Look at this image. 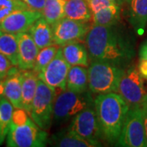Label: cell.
I'll return each instance as SVG.
<instances>
[{"label":"cell","instance_id":"obj_1","mask_svg":"<svg viewBox=\"0 0 147 147\" xmlns=\"http://www.w3.org/2000/svg\"><path fill=\"white\" fill-rule=\"evenodd\" d=\"M85 43L91 61H103L127 68L135 57V48L130 37L117 25H92L86 35Z\"/></svg>","mask_w":147,"mask_h":147},{"label":"cell","instance_id":"obj_2","mask_svg":"<svg viewBox=\"0 0 147 147\" xmlns=\"http://www.w3.org/2000/svg\"><path fill=\"white\" fill-rule=\"evenodd\" d=\"M94 105L102 140L116 146L130 105L116 92L97 95Z\"/></svg>","mask_w":147,"mask_h":147},{"label":"cell","instance_id":"obj_3","mask_svg":"<svg viewBox=\"0 0 147 147\" xmlns=\"http://www.w3.org/2000/svg\"><path fill=\"white\" fill-rule=\"evenodd\" d=\"M47 142V131L37 125L26 110H14L7 133V146L43 147Z\"/></svg>","mask_w":147,"mask_h":147},{"label":"cell","instance_id":"obj_4","mask_svg":"<svg viewBox=\"0 0 147 147\" xmlns=\"http://www.w3.org/2000/svg\"><path fill=\"white\" fill-rule=\"evenodd\" d=\"M126 68L103 61H91L88 68V88L93 94L117 92Z\"/></svg>","mask_w":147,"mask_h":147},{"label":"cell","instance_id":"obj_5","mask_svg":"<svg viewBox=\"0 0 147 147\" xmlns=\"http://www.w3.org/2000/svg\"><path fill=\"white\" fill-rule=\"evenodd\" d=\"M92 92H75L69 90L61 91L57 95L53 106V121L63 123L72 119L79 112L94 105Z\"/></svg>","mask_w":147,"mask_h":147},{"label":"cell","instance_id":"obj_6","mask_svg":"<svg viewBox=\"0 0 147 147\" xmlns=\"http://www.w3.org/2000/svg\"><path fill=\"white\" fill-rule=\"evenodd\" d=\"M116 146L147 147V136L141 105L129 106Z\"/></svg>","mask_w":147,"mask_h":147},{"label":"cell","instance_id":"obj_7","mask_svg":"<svg viewBox=\"0 0 147 147\" xmlns=\"http://www.w3.org/2000/svg\"><path fill=\"white\" fill-rule=\"evenodd\" d=\"M56 96L57 91L39 79L29 115L37 125L45 131L50 128L53 123V106Z\"/></svg>","mask_w":147,"mask_h":147},{"label":"cell","instance_id":"obj_8","mask_svg":"<svg viewBox=\"0 0 147 147\" xmlns=\"http://www.w3.org/2000/svg\"><path fill=\"white\" fill-rule=\"evenodd\" d=\"M67 129L78 137L92 143L95 147L102 146L100 142L102 137L94 105H90L74 116Z\"/></svg>","mask_w":147,"mask_h":147},{"label":"cell","instance_id":"obj_9","mask_svg":"<svg viewBox=\"0 0 147 147\" xmlns=\"http://www.w3.org/2000/svg\"><path fill=\"white\" fill-rule=\"evenodd\" d=\"M143 79L137 66L129 65L125 69L117 92L129 105H141L147 95Z\"/></svg>","mask_w":147,"mask_h":147},{"label":"cell","instance_id":"obj_10","mask_svg":"<svg viewBox=\"0 0 147 147\" xmlns=\"http://www.w3.org/2000/svg\"><path fill=\"white\" fill-rule=\"evenodd\" d=\"M92 26V22H82L63 17L52 25L54 42L62 47L70 42L85 39L87 34Z\"/></svg>","mask_w":147,"mask_h":147},{"label":"cell","instance_id":"obj_11","mask_svg":"<svg viewBox=\"0 0 147 147\" xmlns=\"http://www.w3.org/2000/svg\"><path fill=\"white\" fill-rule=\"evenodd\" d=\"M70 67L71 65L64 57L62 48L60 47L53 61L38 74V77L53 89L64 91L66 90L67 77Z\"/></svg>","mask_w":147,"mask_h":147},{"label":"cell","instance_id":"obj_12","mask_svg":"<svg viewBox=\"0 0 147 147\" xmlns=\"http://www.w3.org/2000/svg\"><path fill=\"white\" fill-rule=\"evenodd\" d=\"M42 16L41 11L30 8L16 11L0 22V28L2 32L18 34L28 31L32 25Z\"/></svg>","mask_w":147,"mask_h":147},{"label":"cell","instance_id":"obj_13","mask_svg":"<svg viewBox=\"0 0 147 147\" xmlns=\"http://www.w3.org/2000/svg\"><path fill=\"white\" fill-rule=\"evenodd\" d=\"M21 84L22 69L13 65L3 79V96L13 105L15 109H23Z\"/></svg>","mask_w":147,"mask_h":147},{"label":"cell","instance_id":"obj_14","mask_svg":"<svg viewBox=\"0 0 147 147\" xmlns=\"http://www.w3.org/2000/svg\"><path fill=\"white\" fill-rule=\"evenodd\" d=\"M17 38L19 50L18 67L23 70L33 69L39 48L27 32L18 34Z\"/></svg>","mask_w":147,"mask_h":147},{"label":"cell","instance_id":"obj_15","mask_svg":"<svg viewBox=\"0 0 147 147\" xmlns=\"http://www.w3.org/2000/svg\"><path fill=\"white\" fill-rule=\"evenodd\" d=\"M127 21L138 35H142L147 26V0H127Z\"/></svg>","mask_w":147,"mask_h":147},{"label":"cell","instance_id":"obj_16","mask_svg":"<svg viewBox=\"0 0 147 147\" xmlns=\"http://www.w3.org/2000/svg\"><path fill=\"white\" fill-rule=\"evenodd\" d=\"M28 33L39 49L55 44L52 25H50L42 16L32 25Z\"/></svg>","mask_w":147,"mask_h":147},{"label":"cell","instance_id":"obj_17","mask_svg":"<svg viewBox=\"0 0 147 147\" xmlns=\"http://www.w3.org/2000/svg\"><path fill=\"white\" fill-rule=\"evenodd\" d=\"M38 77L34 71L30 69H22V84H21V95H22V108L30 114L31 108L32 100L36 93Z\"/></svg>","mask_w":147,"mask_h":147},{"label":"cell","instance_id":"obj_18","mask_svg":"<svg viewBox=\"0 0 147 147\" xmlns=\"http://www.w3.org/2000/svg\"><path fill=\"white\" fill-rule=\"evenodd\" d=\"M65 59L71 66L87 67L89 65V53L87 47L79 42H70L61 47Z\"/></svg>","mask_w":147,"mask_h":147},{"label":"cell","instance_id":"obj_19","mask_svg":"<svg viewBox=\"0 0 147 147\" xmlns=\"http://www.w3.org/2000/svg\"><path fill=\"white\" fill-rule=\"evenodd\" d=\"M66 89L75 92H84L88 88V70L84 66L72 65L68 74Z\"/></svg>","mask_w":147,"mask_h":147},{"label":"cell","instance_id":"obj_20","mask_svg":"<svg viewBox=\"0 0 147 147\" xmlns=\"http://www.w3.org/2000/svg\"><path fill=\"white\" fill-rule=\"evenodd\" d=\"M65 17L82 22H92V15L87 0H69L65 7Z\"/></svg>","mask_w":147,"mask_h":147},{"label":"cell","instance_id":"obj_21","mask_svg":"<svg viewBox=\"0 0 147 147\" xmlns=\"http://www.w3.org/2000/svg\"><path fill=\"white\" fill-rule=\"evenodd\" d=\"M49 142L54 146L58 147H95L92 143L69 131L68 129L53 135Z\"/></svg>","mask_w":147,"mask_h":147},{"label":"cell","instance_id":"obj_22","mask_svg":"<svg viewBox=\"0 0 147 147\" xmlns=\"http://www.w3.org/2000/svg\"><path fill=\"white\" fill-rule=\"evenodd\" d=\"M0 53L9 59L13 65L18 66L19 50L17 34L2 32L0 34Z\"/></svg>","mask_w":147,"mask_h":147},{"label":"cell","instance_id":"obj_23","mask_svg":"<svg viewBox=\"0 0 147 147\" xmlns=\"http://www.w3.org/2000/svg\"><path fill=\"white\" fill-rule=\"evenodd\" d=\"M120 11L121 5L116 3L99 11L98 12L92 14V25L102 26H115L120 21Z\"/></svg>","mask_w":147,"mask_h":147},{"label":"cell","instance_id":"obj_24","mask_svg":"<svg viewBox=\"0 0 147 147\" xmlns=\"http://www.w3.org/2000/svg\"><path fill=\"white\" fill-rule=\"evenodd\" d=\"M69 0H46L42 11V17L50 24L53 25L65 17V7Z\"/></svg>","mask_w":147,"mask_h":147},{"label":"cell","instance_id":"obj_25","mask_svg":"<svg viewBox=\"0 0 147 147\" xmlns=\"http://www.w3.org/2000/svg\"><path fill=\"white\" fill-rule=\"evenodd\" d=\"M60 47L61 46H58L57 44H53L48 47H43L42 49H39L34 66L32 70L34 71L37 74L40 73L42 69L53 61V59L55 57Z\"/></svg>","mask_w":147,"mask_h":147},{"label":"cell","instance_id":"obj_26","mask_svg":"<svg viewBox=\"0 0 147 147\" xmlns=\"http://www.w3.org/2000/svg\"><path fill=\"white\" fill-rule=\"evenodd\" d=\"M22 0H0V22L16 11L28 9Z\"/></svg>","mask_w":147,"mask_h":147},{"label":"cell","instance_id":"obj_27","mask_svg":"<svg viewBox=\"0 0 147 147\" xmlns=\"http://www.w3.org/2000/svg\"><path fill=\"white\" fill-rule=\"evenodd\" d=\"M14 106L3 96L0 98V118L6 125H10L12 115L14 112Z\"/></svg>","mask_w":147,"mask_h":147},{"label":"cell","instance_id":"obj_28","mask_svg":"<svg viewBox=\"0 0 147 147\" xmlns=\"http://www.w3.org/2000/svg\"><path fill=\"white\" fill-rule=\"evenodd\" d=\"M13 65L9 61V59L0 53V76L2 79H5L8 74L9 69Z\"/></svg>","mask_w":147,"mask_h":147},{"label":"cell","instance_id":"obj_29","mask_svg":"<svg viewBox=\"0 0 147 147\" xmlns=\"http://www.w3.org/2000/svg\"><path fill=\"white\" fill-rule=\"evenodd\" d=\"M22 1L26 3L30 9L38 11L41 12L46 3V0H22Z\"/></svg>","mask_w":147,"mask_h":147},{"label":"cell","instance_id":"obj_30","mask_svg":"<svg viewBox=\"0 0 147 147\" xmlns=\"http://www.w3.org/2000/svg\"><path fill=\"white\" fill-rule=\"evenodd\" d=\"M8 130H9V126L6 125L0 118V146L4 142L6 137H7Z\"/></svg>","mask_w":147,"mask_h":147},{"label":"cell","instance_id":"obj_31","mask_svg":"<svg viewBox=\"0 0 147 147\" xmlns=\"http://www.w3.org/2000/svg\"><path fill=\"white\" fill-rule=\"evenodd\" d=\"M137 67L142 77L147 79V59H140V62Z\"/></svg>","mask_w":147,"mask_h":147},{"label":"cell","instance_id":"obj_32","mask_svg":"<svg viewBox=\"0 0 147 147\" xmlns=\"http://www.w3.org/2000/svg\"><path fill=\"white\" fill-rule=\"evenodd\" d=\"M141 107H142L143 119H144V124H145V128H146V132L147 136V95L146 96L145 99L142 102Z\"/></svg>","mask_w":147,"mask_h":147},{"label":"cell","instance_id":"obj_33","mask_svg":"<svg viewBox=\"0 0 147 147\" xmlns=\"http://www.w3.org/2000/svg\"><path fill=\"white\" fill-rule=\"evenodd\" d=\"M140 59H147V40L142 44L139 50Z\"/></svg>","mask_w":147,"mask_h":147},{"label":"cell","instance_id":"obj_34","mask_svg":"<svg viewBox=\"0 0 147 147\" xmlns=\"http://www.w3.org/2000/svg\"><path fill=\"white\" fill-rule=\"evenodd\" d=\"M3 96V79L0 76V98Z\"/></svg>","mask_w":147,"mask_h":147},{"label":"cell","instance_id":"obj_35","mask_svg":"<svg viewBox=\"0 0 147 147\" xmlns=\"http://www.w3.org/2000/svg\"><path fill=\"white\" fill-rule=\"evenodd\" d=\"M111 1H114V2H115L117 3L118 4H119V5H123L125 2H127V0H111Z\"/></svg>","mask_w":147,"mask_h":147},{"label":"cell","instance_id":"obj_36","mask_svg":"<svg viewBox=\"0 0 147 147\" xmlns=\"http://www.w3.org/2000/svg\"><path fill=\"white\" fill-rule=\"evenodd\" d=\"M1 33H2V30H1V28H0V34H1Z\"/></svg>","mask_w":147,"mask_h":147}]
</instances>
